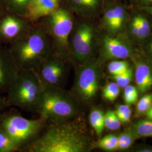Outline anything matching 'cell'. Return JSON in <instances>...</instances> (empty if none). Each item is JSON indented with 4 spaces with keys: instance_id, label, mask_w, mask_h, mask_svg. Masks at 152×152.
Here are the masks:
<instances>
[{
    "instance_id": "1",
    "label": "cell",
    "mask_w": 152,
    "mask_h": 152,
    "mask_svg": "<svg viewBox=\"0 0 152 152\" xmlns=\"http://www.w3.org/2000/svg\"><path fill=\"white\" fill-rule=\"evenodd\" d=\"M90 140L78 117L53 122L44 134L31 144L29 152H85L90 149Z\"/></svg>"
},
{
    "instance_id": "2",
    "label": "cell",
    "mask_w": 152,
    "mask_h": 152,
    "mask_svg": "<svg viewBox=\"0 0 152 152\" xmlns=\"http://www.w3.org/2000/svg\"><path fill=\"white\" fill-rule=\"evenodd\" d=\"M37 111L46 121L58 122L78 117L76 96L60 87H45Z\"/></svg>"
},
{
    "instance_id": "3",
    "label": "cell",
    "mask_w": 152,
    "mask_h": 152,
    "mask_svg": "<svg viewBox=\"0 0 152 152\" xmlns=\"http://www.w3.org/2000/svg\"><path fill=\"white\" fill-rule=\"evenodd\" d=\"M44 89L36 71L20 70L9 86L7 104L24 110L37 111Z\"/></svg>"
},
{
    "instance_id": "4",
    "label": "cell",
    "mask_w": 152,
    "mask_h": 152,
    "mask_svg": "<svg viewBox=\"0 0 152 152\" xmlns=\"http://www.w3.org/2000/svg\"><path fill=\"white\" fill-rule=\"evenodd\" d=\"M50 50L42 33H31L16 44L14 58L20 70L36 71L50 57Z\"/></svg>"
},
{
    "instance_id": "5",
    "label": "cell",
    "mask_w": 152,
    "mask_h": 152,
    "mask_svg": "<svg viewBox=\"0 0 152 152\" xmlns=\"http://www.w3.org/2000/svg\"><path fill=\"white\" fill-rule=\"evenodd\" d=\"M46 122L41 117L28 120L20 115H11L2 121L1 130L10 136L19 147L36 136Z\"/></svg>"
},
{
    "instance_id": "6",
    "label": "cell",
    "mask_w": 152,
    "mask_h": 152,
    "mask_svg": "<svg viewBox=\"0 0 152 152\" xmlns=\"http://www.w3.org/2000/svg\"><path fill=\"white\" fill-rule=\"evenodd\" d=\"M100 68L96 61H86L77 72L74 86L76 96L84 101L94 98L98 92Z\"/></svg>"
},
{
    "instance_id": "7",
    "label": "cell",
    "mask_w": 152,
    "mask_h": 152,
    "mask_svg": "<svg viewBox=\"0 0 152 152\" xmlns=\"http://www.w3.org/2000/svg\"><path fill=\"white\" fill-rule=\"evenodd\" d=\"M68 71L65 59L49 57L36 71L44 87L62 88Z\"/></svg>"
},
{
    "instance_id": "8",
    "label": "cell",
    "mask_w": 152,
    "mask_h": 152,
    "mask_svg": "<svg viewBox=\"0 0 152 152\" xmlns=\"http://www.w3.org/2000/svg\"><path fill=\"white\" fill-rule=\"evenodd\" d=\"M50 27L56 42L60 49L59 57L65 59L68 48V37L73 28V21L69 14L63 9H56L51 14Z\"/></svg>"
},
{
    "instance_id": "9",
    "label": "cell",
    "mask_w": 152,
    "mask_h": 152,
    "mask_svg": "<svg viewBox=\"0 0 152 152\" xmlns=\"http://www.w3.org/2000/svg\"><path fill=\"white\" fill-rule=\"evenodd\" d=\"M94 31L86 23L77 28L72 38V53L75 60L84 63L90 57L92 50Z\"/></svg>"
},
{
    "instance_id": "10",
    "label": "cell",
    "mask_w": 152,
    "mask_h": 152,
    "mask_svg": "<svg viewBox=\"0 0 152 152\" xmlns=\"http://www.w3.org/2000/svg\"><path fill=\"white\" fill-rule=\"evenodd\" d=\"M60 0H30L27 5L26 16L33 20L51 15L55 11Z\"/></svg>"
},
{
    "instance_id": "11",
    "label": "cell",
    "mask_w": 152,
    "mask_h": 152,
    "mask_svg": "<svg viewBox=\"0 0 152 152\" xmlns=\"http://www.w3.org/2000/svg\"><path fill=\"white\" fill-rule=\"evenodd\" d=\"M19 72L14 57L0 53V88L9 87Z\"/></svg>"
},
{
    "instance_id": "12",
    "label": "cell",
    "mask_w": 152,
    "mask_h": 152,
    "mask_svg": "<svg viewBox=\"0 0 152 152\" xmlns=\"http://www.w3.org/2000/svg\"><path fill=\"white\" fill-rule=\"evenodd\" d=\"M104 56L107 58L124 59L130 54L129 48L117 38L105 36L103 39Z\"/></svg>"
},
{
    "instance_id": "13",
    "label": "cell",
    "mask_w": 152,
    "mask_h": 152,
    "mask_svg": "<svg viewBox=\"0 0 152 152\" xmlns=\"http://www.w3.org/2000/svg\"><path fill=\"white\" fill-rule=\"evenodd\" d=\"M135 81L140 92H146L152 86V73L149 66L144 63H137L135 70Z\"/></svg>"
},
{
    "instance_id": "14",
    "label": "cell",
    "mask_w": 152,
    "mask_h": 152,
    "mask_svg": "<svg viewBox=\"0 0 152 152\" xmlns=\"http://www.w3.org/2000/svg\"><path fill=\"white\" fill-rule=\"evenodd\" d=\"M22 29L21 22L12 16H6L0 24V33L6 38L16 37Z\"/></svg>"
},
{
    "instance_id": "15",
    "label": "cell",
    "mask_w": 152,
    "mask_h": 152,
    "mask_svg": "<svg viewBox=\"0 0 152 152\" xmlns=\"http://www.w3.org/2000/svg\"><path fill=\"white\" fill-rule=\"evenodd\" d=\"M89 121L96 135L102 136L105 127L103 112L99 109H92L89 115Z\"/></svg>"
},
{
    "instance_id": "16",
    "label": "cell",
    "mask_w": 152,
    "mask_h": 152,
    "mask_svg": "<svg viewBox=\"0 0 152 152\" xmlns=\"http://www.w3.org/2000/svg\"><path fill=\"white\" fill-rule=\"evenodd\" d=\"M130 130L135 137H152V120L138 121L132 126Z\"/></svg>"
},
{
    "instance_id": "17",
    "label": "cell",
    "mask_w": 152,
    "mask_h": 152,
    "mask_svg": "<svg viewBox=\"0 0 152 152\" xmlns=\"http://www.w3.org/2000/svg\"><path fill=\"white\" fill-rule=\"evenodd\" d=\"M96 146L106 151H113L118 149V136L109 134L98 141Z\"/></svg>"
},
{
    "instance_id": "18",
    "label": "cell",
    "mask_w": 152,
    "mask_h": 152,
    "mask_svg": "<svg viewBox=\"0 0 152 152\" xmlns=\"http://www.w3.org/2000/svg\"><path fill=\"white\" fill-rule=\"evenodd\" d=\"M19 148L18 145L10 136L0 129V152H11Z\"/></svg>"
},
{
    "instance_id": "19",
    "label": "cell",
    "mask_w": 152,
    "mask_h": 152,
    "mask_svg": "<svg viewBox=\"0 0 152 152\" xmlns=\"http://www.w3.org/2000/svg\"><path fill=\"white\" fill-rule=\"evenodd\" d=\"M120 87L115 82H109L107 83L103 89L104 98L110 102H113L120 94Z\"/></svg>"
},
{
    "instance_id": "20",
    "label": "cell",
    "mask_w": 152,
    "mask_h": 152,
    "mask_svg": "<svg viewBox=\"0 0 152 152\" xmlns=\"http://www.w3.org/2000/svg\"><path fill=\"white\" fill-rule=\"evenodd\" d=\"M121 122L118 118L115 113L109 110L104 114V126L110 130H116L119 129Z\"/></svg>"
},
{
    "instance_id": "21",
    "label": "cell",
    "mask_w": 152,
    "mask_h": 152,
    "mask_svg": "<svg viewBox=\"0 0 152 152\" xmlns=\"http://www.w3.org/2000/svg\"><path fill=\"white\" fill-rule=\"evenodd\" d=\"M129 68L128 63L124 60L112 61L108 66V72L113 76L124 73Z\"/></svg>"
},
{
    "instance_id": "22",
    "label": "cell",
    "mask_w": 152,
    "mask_h": 152,
    "mask_svg": "<svg viewBox=\"0 0 152 152\" xmlns=\"http://www.w3.org/2000/svg\"><path fill=\"white\" fill-rule=\"evenodd\" d=\"M135 136L130 130L122 133L118 136V149L125 150L131 146Z\"/></svg>"
},
{
    "instance_id": "23",
    "label": "cell",
    "mask_w": 152,
    "mask_h": 152,
    "mask_svg": "<svg viewBox=\"0 0 152 152\" xmlns=\"http://www.w3.org/2000/svg\"><path fill=\"white\" fill-rule=\"evenodd\" d=\"M133 72L131 68H129L124 73L113 76V79L120 88H125L129 85L132 78Z\"/></svg>"
},
{
    "instance_id": "24",
    "label": "cell",
    "mask_w": 152,
    "mask_h": 152,
    "mask_svg": "<svg viewBox=\"0 0 152 152\" xmlns=\"http://www.w3.org/2000/svg\"><path fill=\"white\" fill-rule=\"evenodd\" d=\"M138 98V91L136 87L128 85L124 88V99L127 105L135 103Z\"/></svg>"
},
{
    "instance_id": "25",
    "label": "cell",
    "mask_w": 152,
    "mask_h": 152,
    "mask_svg": "<svg viewBox=\"0 0 152 152\" xmlns=\"http://www.w3.org/2000/svg\"><path fill=\"white\" fill-rule=\"evenodd\" d=\"M115 113L121 123L125 124L130 122L132 112L130 107L127 104L118 106Z\"/></svg>"
},
{
    "instance_id": "26",
    "label": "cell",
    "mask_w": 152,
    "mask_h": 152,
    "mask_svg": "<svg viewBox=\"0 0 152 152\" xmlns=\"http://www.w3.org/2000/svg\"><path fill=\"white\" fill-rule=\"evenodd\" d=\"M152 105V94L145 95L139 101L136 106L137 114L146 113Z\"/></svg>"
},
{
    "instance_id": "27",
    "label": "cell",
    "mask_w": 152,
    "mask_h": 152,
    "mask_svg": "<svg viewBox=\"0 0 152 152\" xmlns=\"http://www.w3.org/2000/svg\"><path fill=\"white\" fill-rule=\"evenodd\" d=\"M114 15V22L112 31L119 29L122 27L124 19V10L122 7L117 6L112 9Z\"/></svg>"
},
{
    "instance_id": "28",
    "label": "cell",
    "mask_w": 152,
    "mask_h": 152,
    "mask_svg": "<svg viewBox=\"0 0 152 152\" xmlns=\"http://www.w3.org/2000/svg\"><path fill=\"white\" fill-rule=\"evenodd\" d=\"M77 5L87 7L95 8L98 5V0H72Z\"/></svg>"
},
{
    "instance_id": "29",
    "label": "cell",
    "mask_w": 152,
    "mask_h": 152,
    "mask_svg": "<svg viewBox=\"0 0 152 152\" xmlns=\"http://www.w3.org/2000/svg\"><path fill=\"white\" fill-rule=\"evenodd\" d=\"M132 33L134 35L140 38L145 37L144 33L143 32L140 26L136 19V17L134 18V20L132 23Z\"/></svg>"
},
{
    "instance_id": "30",
    "label": "cell",
    "mask_w": 152,
    "mask_h": 152,
    "mask_svg": "<svg viewBox=\"0 0 152 152\" xmlns=\"http://www.w3.org/2000/svg\"><path fill=\"white\" fill-rule=\"evenodd\" d=\"M135 17L139 25L140 26L143 32L144 33L145 36L147 37L150 33V26L149 23L147 21V19L142 16L138 15Z\"/></svg>"
},
{
    "instance_id": "31",
    "label": "cell",
    "mask_w": 152,
    "mask_h": 152,
    "mask_svg": "<svg viewBox=\"0 0 152 152\" xmlns=\"http://www.w3.org/2000/svg\"><path fill=\"white\" fill-rule=\"evenodd\" d=\"M104 19L108 27L112 31L114 22V15L112 9H110L106 11L105 14Z\"/></svg>"
},
{
    "instance_id": "32",
    "label": "cell",
    "mask_w": 152,
    "mask_h": 152,
    "mask_svg": "<svg viewBox=\"0 0 152 152\" xmlns=\"http://www.w3.org/2000/svg\"><path fill=\"white\" fill-rule=\"evenodd\" d=\"M29 1L30 0H10L12 4L19 7L27 5Z\"/></svg>"
},
{
    "instance_id": "33",
    "label": "cell",
    "mask_w": 152,
    "mask_h": 152,
    "mask_svg": "<svg viewBox=\"0 0 152 152\" xmlns=\"http://www.w3.org/2000/svg\"><path fill=\"white\" fill-rule=\"evenodd\" d=\"M146 113V117L148 120H152V105L151 108L148 109Z\"/></svg>"
},
{
    "instance_id": "34",
    "label": "cell",
    "mask_w": 152,
    "mask_h": 152,
    "mask_svg": "<svg viewBox=\"0 0 152 152\" xmlns=\"http://www.w3.org/2000/svg\"><path fill=\"white\" fill-rule=\"evenodd\" d=\"M6 104H7V102H6L5 100L0 99V111L4 107V106Z\"/></svg>"
},
{
    "instance_id": "35",
    "label": "cell",
    "mask_w": 152,
    "mask_h": 152,
    "mask_svg": "<svg viewBox=\"0 0 152 152\" xmlns=\"http://www.w3.org/2000/svg\"><path fill=\"white\" fill-rule=\"evenodd\" d=\"M150 49H151V51L152 52V41L151 44L150 45Z\"/></svg>"
},
{
    "instance_id": "36",
    "label": "cell",
    "mask_w": 152,
    "mask_h": 152,
    "mask_svg": "<svg viewBox=\"0 0 152 152\" xmlns=\"http://www.w3.org/2000/svg\"><path fill=\"white\" fill-rule=\"evenodd\" d=\"M148 10L150 11V12H151V11H152V7H150V8H148Z\"/></svg>"
},
{
    "instance_id": "37",
    "label": "cell",
    "mask_w": 152,
    "mask_h": 152,
    "mask_svg": "<svg viewBox=\"0 0 152 152\" xmlns=\"http://www.w3.org/2000/svg\"><path fill=\"white\" fill-rule=\"evenodd\" d=\"M145 1H148V2H152V0H145Z\"/></svg>"
}]
</instances>
